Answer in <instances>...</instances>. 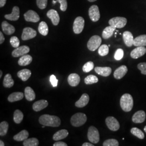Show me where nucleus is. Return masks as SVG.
<instances>
[{
	"instance_id": "obj_48",
	"label": "nucleus",
	"mask_w": 146,
	"mask_h": 146,
	"mask_svg": "<svg viewBox=\"0 0 146 146\" xmlns=\"http://www.w3.org/2000/svg\"><path fill=\"white\" fill-rule=\"evenodd\" d=\"M54 146H67V144L66 143L64 142H61V141H58L56 142L55 143H54V144L53 145Z\"/></svg>"
},
{
	"instance_id": "obj_56",
	"label": "nucleus",
	"mask_w": 146,
	"mask_h": 146,
	"mask_svg": "<svg viewBox=\"0 0 146 146\" xmlns=\"http://www.w3.org/2000/svg\"><path fill=\"white\" fill-rule=\"evenodd\" d=\"M144 131L146 133V125L145 127V128H144Z\"/></svg>"
},
{
	"instance_id": "obj_12",
	"label": "nucleus",
	"mask_w": 146,
	"mask_h": 146,
	"mask_svg": "<svg viewBox=\"0 0 146 146\" xmlns=\"http://www.w3.org/2000/svg\"><path fill=\"white\" fill-rule=\"evenodd\" d=\"M25 20L27 22H37L40 21V16L35 11L29 10L24 14Z\"/></svg>"
},
{
	"instance_id": "obj_42",
	"label": "nucleus",
	"mask_w": 146,
	"mask_h": 146,
	"mask_svg": "<svg viewBox=\"0 0 146 146\" xmlns=\"http://www.w3.org/2000/svg\"><path fill=\"white\" fill-rule=\"evenodd\" d=\"M124 56V52L122 49H117L115 52L114 58L115 60L117 61L121 60Z\"/></svg>"
},
{
	"instance_id": "obj_38",
	"label": "nucleus",
	"mask_w": 146,
	"mask_h": 146,
	"mask_svg": "<svg viewBox=\"0 0 146 146\" xmlns=\"http://www.w3.org/2000/svg\"><path fill=\"white\" fill-rule=\"evenodd\" d=\"M99 79L94 75H90L84 78V83L86 84H92L98 82Z\"/></svg>"
},
{
	"instance_id": "obj_43",
	"label": "nucleus",
	"mask_w": 146,
	"mask_h": 146,
	"mask_svg": "<svg viewBox=\"0 0 146 146\" xmlns=\"http://www.w3.org/2000/svg\"><path fill=\"white\" fill-rule=\"evenodd\" d=\"M10 43L12 47L16 48L19 47L20 42L19 39L16 36L11 37L10 39Z\"/></svg>"
},
{
	"instance_id": "obj_46",
	"label": "nucleus",
	"mask_w": 146,
	"mask_h": 146,
	"mask_svg": "<svg viewBox=\"0 0 146 146\" xmlns=\"http://www.w3.org/2000/svg\"><path fill=\"white\" fill-rule=\"evenodd\" d=\"M137 68L143 75H146V62L140 63L137 65Z\"/></svg>"
},
{
	"instance_id": "obj_52",
	"label": "nucleus",
	"mask_w": 146,
	"mask_h": 146,
	"mask_svg": "<svg viewBox=\"0 0 146 146\" xmlns=\"http://www.w3.org/2000/svg\"><path fill=\"white\" fill-rule=\"evenodd\" d=\"M5 145L4 142L2 141V140H0V146H4Z\"/></svg>"
},
{
	"instance_id": "obj_27",
	"label": "nucleus",
	"mask_w": 146,
	"mask_h": 146,
	"mask_svg": "<svg viewBox=\"0 0 146 146\" xmlns=\"http://www.w3.org/2000/svg\"><path fill=\"white\" fill-rule=\"evenodd\" d=\"M33 61V58L30 55L26 54L22 56L19 60L18 64L20 66H26L29 65Z\"/></svg>"
},
{
	"instance_id": "obj_45",
	"label": "nucleus",
	"mask_w": 146,
	"mask_h": 146,
	"mask_svg": "<svg viewBox=\"0 0 146 146\" xmlns=\"http://www.w3.org/2000/svg\"><path fill=\"white\" fill-rule=\"evenodd\" d=\"M60 4V9L62 11H65L67 9V0H56Z\"/></svg>"
},
{
	"instance_id": "obj_25",
	"label": "nucleus",
	"mask_w": 146,
	"mask_h": 146,
	"mask_svg": "<svg viewBox=\"0 0 146 146\" xmlns=\"http://www.w3.org/2000/svg\"><path fill=\"white\" fill-rule=\"evenodd\" d=\"M31 71L27 69H24L20 70L17 73V76L23 81H26L31 76Z\"/></svg>"
},
{
	"instance_id": "obj_32",
	"label": "nucleus",
	"mask_w": 146,
	"mask_h": 146,
	"mask_svg": "<svg viewBox=\"0 0 146 146\" xmlns=\"http://www.w3.org/2000/svg\"><path fill=\"white\" fill-rule=\"evenodd\" d=\"M3 84L5 88H11L14 86V81L10 74H7L5 75L3 80Z\"/></svg>"
},
{
	"instance_id": "obj_44",
	"label": "nucleus",
	"mask_w": 146,
	"mask_h": 146,
	"mask_svg": "<svg viewBox=\"0 0 146 146\" xmlns=\"http://www.w3.org/2000/svg\"><path fill=\"white\" fill-rule=\"evenodd\" d=\"M48 0H36L37 7L41 9H44L47 7Z\"/></svg>"
},
{
	"instance_id": "obj_39",
	"label": "nucleus",
	"mask_w": 146,
	"mask_h": 146,
	"mask_svg": "<svg viewBox=\"0 0 146 146\" xmlns=\"http://www.w3.org/2000/svg\"><path fill=\"white\" fill-rule=\"evenodd\" d=\"M109 52V47L106 44H103L99 48L98 53L100 56H104L108 55Z\"/></svg>"
},
{
	"instance_id": "obj_35",
	"label": "nucleus",
	"mask_w": 146,
	"mask_h": 146,
	"mask_svg": "<svg viewBox=\"0 0 146 146\" xmlns=\"http://www.w3.org/2000/svg\"><path fill=\"white\" fill-rule=\"evenodd\" d=\"M38 140L35 137L27 139L24 141L23 143L24 146H38Z\"/></svg>"
},
{
	"instance_id": "obj_54",
	"label": "nucleus",
	"mask_w": 146,
	"mask_h": 146,
	"mask_svg": "<svg viewBox=\"0 0 146 146\" xmlns=\"http://www.w3.org/2000/svg\"><path fill=\"white\" fill-rule=\"evenodd\" d=\"M56 2H58L57 1H54V0H53L52 1V3L54 5V4H55L56 3Z\"/></svg>"
},
{
	"instance_id": "obj_23",
	"label": "nucleus",
	"mask_w": 146,
	"mask_h": 146,
	"mask_svg": "<svg viewBox=\"0 0 146 146\" xmlns=\"http://www.w3.org/2000/svg\"><path fill=\"white\" fill-rule=\"evenodd\" d=\"M89 101V96L87 94H83L80 99L75 102V106L78 108H83L87 106Z\"/></svg>"
},
{
	"instance_id": "obj_21",
	"label": "nucleus",
	"mask_w": 146,
	"mask_h": 146,
	"mask_svg": "<svg viewBox=\"0 0 146 146\" xmlns=\"http://www.w3.org/2000/svg\"><path fill=\"white\" fill-rule=\"evenodd\" d=\"M80 77L78 74L73 73L69 75L68 82L69 84L72 87H76L80 82Z\"/></svg>"
},
{
	"instance_id": "obj_2",
	"label": "nucleus",
	"mask_w": 146,
	"mask_h": 146,
	"mask_svg": "<svg viewBox=\"0 0 146 146\" xmlns=\"http://www.w3.org/2000/svg\"><path fill=\"white\" fill-rule=\"evenodd\" d=\"M133 99L131 94H123L120 99V106L124 111L129 112L133 107Z\"/></svg>"
},
{
	"instance_id": "obj_40",
	"label": "nucleus",
	"mask_w": 146,
	"mask_h": 146,
	"mask_svg": "<svg viewBox=\"0 0 146 146\" xmlns=\"http://www.w3.org/2000/svg\"><path fill=\"white\" fill-rule=\"evenodd\" d=\"M94 67V63L92 61H89L84 64L82 70L85 73H88L92 70Z\"/></svg>"
},
{
	"instance_id": "obj_49",
	"label": "nucleus",
	"mask_w": 146,
	"mask_h": 146,
	"mask_svg": "<svg viewBox=\"0 0 146 146\" xmlns=\"http://www.w3.org/2000/svg\"><path fill=\"white\" fill-rule=\"evenodd\" d=\"M5 40V37L3 36L2 33L1 31L0 32V44H2Z\"/></svg>"
},
{
	"instance_id": "obj_30",
	"label": "nucleus",
	"mask_w": 146,
	"mask_h": 146,
	"mask_svg": "<svg viewBox=\"0 0 146 146\" xmlns=\"http://www.w3.org/2000/svg\"><path fill=\"white\" fill-rule=\"evenodd\" d=\"M24 95L21 92H15L9 95L8 98V100L10 102H14L21 100L23 98Z\"/></svg>"
},
{
	"instance_id": "obj_8",
	"label": "nucleus",
	"mask_w": 146,
	"mask_h": 146,
	"mask_svg": "<svg viewBox=\"0 0 146 146\" xmlns=\"http://www.w3.org/2000/svg\"><path fill=\"white\" fill-rule=\"evenodd\" d=\"M106 123L110 131H117L120 128V123L114 117H107L106 119Z\"/></svg>"
},
{
	"instance_id": "obj_55",
	"label": "nucleus",
	"mask_w": 146,
	"mask_h": 146,
	"mask_svg": "<svg viewBox=\"0 0 146 146\" xmlns=\"http://www.w3.org/2000/svg\"><path fill=\"white\" fill-rule=\"evenodd\" d=\"M89 2H95V1H96V0H88Z\"/></svg>"
},
{
	"instance_id": "obj_36",
	"label": "nucleus",
	"mask_w": 146,
	"mask_h": 146,
	"mask_svg": "<svg viewBox=\"0 0 146 146\" xmlns=\"http://www.w3.org/2000/svg\"><path fill=\"white\" fill-rule=\"evenodd\" d=\"M9 128V124L6 121H3L0 123V135L5 136L7 134Z\"/></svg>"
},
{
	"instance_id": "obj_31",
	"label": "nucleus",
	"mask_w": 146,
	"mask_h": 146,
	"mask_svg": "<svg viewBox=\"0 0 146 146\" xmlns=\"http://www.w3.org/2000/svg\"><path fill=\"white\" fill-rule=\"evenodd\" d=\"M29 136V133L26 130H22L18 134L14 136V140L16 141H25L28 139Z\"/></svg>"
},
{
	"instance_id": "obj_50",
	"label": "nucleus",
	"mask_w": 146,
	"mask_h": 146,
	"mask_svg": "<svg viewBox=\"0 0 146 146\" xmlns=\"http://www.w3.org/2000/svg\"><path fill=\"white\" fill-rule=\"evenodd\" d=\"M6 2H7V0H0V7L2 8L3 6H5L6 3Z\"/></svg>"
},
{
	"instance_id": "obj_41",
	"label": "nucleus",
	"mask_w": 146,
	"mask_h": 146,
	"mask_svg": "<svg viewBox=\"0 0 146 146\" xmlns=\"http://www.w3.org/2000/svg\"><path fill=\"white\" fill-rule=\"evenodd\" d=\"M119 145V142L115 139H108L104 141L103 143L104 146H118Z\"/></svg>"
},
{
	"instance_id": "obj_28",
	"label": "nucleus",
	"mask_w": 146,
	"mask_h": 146,
	"mask_svg": "<svg viewBox=\"0 0 146 146\" xmlns=\"http://www.w3.org/2000/svg\"><path fill=\"white\" fill-rule=\"evenodd\" d=\"M25 95L27 100L32 101L35 99L36 95L34 90L30 87H27L25 90Z\"/></svg>"
},
{
	"instance_id": "obj_37",
	"label": "nucleus",
	"mask_w": 146,
	"mask_h": 146,
	"mask_svg": "<svg viewBox=\"0 0 146 146\" xmlns=\"http://www.w3.org/2000/svg\"><path fill=\"white\" fill-rule=\"evenodd\" d=\"M131 132L133 135L135 136L140 139H143L145 138V135L143 131L137 128H132L131 129Z\"/></svg>"
},
{
	"instance_id": "obj_17",
	"label": "nucleus",
	"mask_w": 146,
	"mask_h": 146,
	"mask_svg": "<svg viewBox=\"0 0 146 146\" xmlns=\"http://www.w3.org/2000/svg\"><path fill=\"white\" fill-rule=\"evenodd\" d=\"M128 72V68L125 65L117 68L114 73V77L117 80H120L125 76Z\"/></svg>"
},
{
	"instance_id": "obj_9",
	"label": "nucleus",
	"mask_w": 146,
	"mask_h": 146,
	"mask_svg": "<svg viewBox=\"0 0 146 146\" xmlns=\"http://www.w3.org/2000/svg\"><path fill=\"white\" fill-rule=\"evenodd\" d=\"M88 13L89 17L93 22H97L99 20L100 13L98 5H92L89 9Z\"/></svg>"
},
{
	"instance_id": "obj_7",
	"label": "nucleus",
	"mask_w": 146,
	"mask_h": 146,
	"mask_svg": "<svg viewBox=\"0 0 146 146\" xmlns=\"http://www.w3.org/2000/svg\"><path fill=\"white\" fill-rule=\"evenodd\" d=\"M84 20L81 16L77 17L73 23V31L75 34H79L84 30Z\"/></svg>"
},
{
	"instance_id": "obj_15",
	"label": "nucleus",
	"mask_w": 146,
	"mask_h": 146,
	"mask_svg": "<svg viewBox=\"0 0 146 146\" xmlns=\"http://www.w3.org/2000/svg\"><path fill=\"white\" fill-rule=\"evenodd\" d=\"M131 52V58L137 59L143 56L146 53V48L145 47H136Z\"/></svg>"
},
{
	"instance_id": "obj_10",
	"label": "nucleus",
	"mask_w": 146,
	"mask_h": 146,
	"mask_svg": "<svg viewBox=\"0 0 146 146\" xmlns=\"http://www.w3.org/2000/svg\"><path fill=\"white\" fill-rule=\"evenodd\" d=\"M37 33L36 31L30 27H26L23 29L21 38L22 40L26 41L36 37Z\"/></svg>"
},
{
	"instance_id": "obj_19",
	"label": "nucleus",
	"mask_w": 146,
	"mask_h": 146,
	"mask_svg": "<svg viewBox=\"0 0 146 146\" xmlns=\"http://www.w3.org/2000/svg\"><path fill=\"white\" fill-rule=\"evenodd\" d=\"M2 29L3 33L7 35L14 34L15 31V27L8 23L7 21H3L2 23Z\"/></svg>"
},
{
	"instance_id": "obj_18",
	"label": "nucleus",
	"mask_w": 146,
	"mask_h": 146,
	"mask_svg": "<svg viewBox=\"0 0 146 146\" xmlns=\"http://www.w3.org/2000/svg\"><path fill=\"white\" fill-rule=\"evenodd\" d=\"M123 39L125 45L131 47L134 44V37L130 31H125L123 34Z\"/></svg>"
},
{
	"instance_id": "obj_26",
	"label": "nucleus",
	"mask_w": 146,
	"mask_h": 146,
	"mask_svg": "<svg viewBox=\"0 0 146 146\" xmlns=\"http://www.w3.org/2000/svg\"><path fill=\"white\" fill-rule=\"evenodd\" d=\"M134 46L135 47H146V35H141L134 40Z\"/></svg>"
},
{
	"instance_id": "obj_4",
	"label": "nucleus",
	"mask_w": 146,
	"mask_h": 146,
	"mask_svg": "<svg viewBox=\"0 0 146 146\" xmlns=\"http://www.w3.org/2000/svg\"><path fill=\"white\" fill-rule=\"evenodd\" d=\"M102 42L101 37L98 35H94L90 37L87 43V47L90 51H95L100 47Z\"/></svg>"
},
{
	"instance_id": "obj_53",
	"label": "nucleus",
	"mask_w": 146,
	"mask_h": 146,
	"mask_svg": "<svg viewBox=\"0 0 146 146\" xmlns=\"http://www.w3.org/2000/svg\"><path fill=\"white\" fill-rule=\"evenodd\" d=\"M2 70H0V78H2Z\"/></svg>"
},
{
	"instance_id": "obj_20",
	"label": "nucleus",
	"mask_w": 146,
	"mask_h": 146,
	"mask_svg": "<svg viewBox=\"0 0 146 146\" xmlns=\"http://www.w3.org/2000/svg\"><path fill=\"white\" fill-rule=\"evenodd\" d=\"M48 106V102L47 100H41L35 102L33 105V109L35 111H39L46 108Z\"/></svg>"
},
{
	"instance_id": "obj_11",
	"label": "nucleus",
	"mask_w": 146,
	"mask_h": 146,
	"mask_svg": "<svg viewBox=\"0 0 146 146\" xmlns=\"http://www.w3.org/2000/svg\"><path fill=\"white\" fill-rule=\"evenodd\" d=\"M30 48L27 46H22L21 47H17L12 52V56L14 58H18L26 55L29 52Z\"/></svg>"
},
{
	"instance_id": "obj_1",
	"label": "nucleus",
	"mask_w": 146,
	"mask_h": 146,
	"mask_svg": "<svg viewBox=\"0 0 146 146\" xmlns=\"http://www.w3.org/2000/svg\"><path fill=\"white\" fill-rule=\"evenodd\" d=\"M38 121L41 125L45 126L58 127L61 125L60 119L55 115H42L40 117Z\"/></svg>"
},
{
	"instance_id": "obj_51",
	"label": "nucleus",
	"mask_w": 146,
	"mask_h": 146,
	"mask_svg": "<svg viewBox=\"0 0 146 146\" xmlns=\"http://www.w3.org/2000/svg\"><path fill=\"white\" fill-rule=\"evenodd\" d=\"M82 146H94V145L93 144H92L90 143L89 142H85L82 144Z\"/></svg>"
},
{
	"instance_id": "obj_29",
	"label": "nucleus",
	"mask_w": 146,
	"mask_h": 146,
	"mask_svg": "<svg viewBox=\"0 0 146 146\" xmlns=\"http://www.w3.org/2000/svg\"><path fill=\"white\" fill-rule=\"evenodd\" d=\"M115 31H116V28L114 27L111 26L107 27L106 28H104L102 32V37L104 39L110 38V37L112 36Z\"/></svg>"
},
{
	"instance_id": "obj_3",
	"label": "nucleus",
	"mask_w": 146,
	"mask_h": 146,
	"mask_svg": "<svg viewBox=\"0 0 146 146\" xmlns=\"http://www.w3.org/2000/svg\"><path fill=\"white\" fill-rule=\"evenodd\" d=\"M87 117L86 114L82 113H78L73 115L70 119V123L74 127H78L84 125L86 122Z\"/></svg>"
},
{
	"instance_id": "obj_16",
	"label": "nucleus",
	"mask_w": 146,
	"mask_h": 146,
	"mask_svg": "<svg viewBox=\"0 0 146 146\" xmlns=\"http://www.w3.org/2000/svg\"><path fill=\"white\" fill-rule=\"evenodd\" d=\"M5 17L10 21H17L20 17V9L18 7L15 6L13 8L12 13L10 14H6Z\"/></svg>"
},
{
	"instance_id": "obj_5",
	"label": "nucleus",
	"mask_w": 146,
	"mask_h": 146,
	"mask_svg": "<svg viewBox=\"0 0 146 146\" xmlns=\"http://www.w3.org/2000/svg\"><path fill=\"white\" fill-rule=\"evenodd\" d=\"M87 136L89 141L93 143H98L99 142V132L94 126H90L89 128Z\"/></svg>"
},
{
	"instance_id": "obj_13",
	"label": "nucleus",
	"mask_w": 146,
	"mask_h": 146,
	"mask_svg": "<svg viewBox=\"0 0 146 146\" xmlns=\"http://www.w3.org/2000/svg\"><path fill=\"white\" fill-rule=\"evenodd\" d=\"M47 17L52 22L53 25L57 26L60 22V16L58 11L54 9H50L47 12Z\"/></svg>"
},
{
	"instance_id": "obj_6",
	"label": "nucleus",
	"mask_w": 146,
	"mask_h": 146,
	"mask_svg": "<svg viewBox=\"0 0 146 146\" xmlns=\"http://www.w3.org/2000/svg\"><path fill=\"white\" fill-rule=\"evenodd\" d=\"M127 22V20L123 17H115L111 19L109 21L110 26L114 27L116 28H122L125 26Z\"/></svg>"
},
{
	"instance_id": "obj_34",
	"label": "nucleus",
	"mask_w": 146,
	"mask_h": 146,
	"mask_svg": "<svg viewBox=\"0 0 146 146\" xmlns=\"http://www.w3.org/2000/svg\"><path fill=\"white\" fill-rule=\"evenodd\" d=\"M23 119V114L20 110H16L14 113V121L17 124L20 123Z\"/></svg>"
},
{
	"instance_id": "obj_14",
	"label": "nucleus",
	"mask_w": 146,
	"mask_h": 146,
	"mask_svg": "<svg viewBox=\"0 0 146 146\" xmlns=\"http://www.w3.org/2000/svg\"><path fill=\"white\" fill-rule=\"evenodd\" d=\"M146 113L143 110H139L132 117V121L135 123H141L146 120Z\"/></svg>"
},
{
	"instance_id": "obj_22",
	"label": "nucleus",
	"mask_w": 146,
	"mask_h": 146,
	"mask_svg": "<svg viewBox=\"0 0 146 146\" xmlns=\"http://www.w3.org/2000/svg\"><path fill=\"white\" fill-rule=\"evenodd\" d=\"M94 70L98 74L104 77L110 76L111 73V68L108 67H97L94 68Z\"/></svg>"
},
{
	"instance_id": "obj_24",
	"label": "nucleus",
	"mask_w": 146,
	"mask_h": 146,
	"mask_svg": "<svg viewBox=\"0 0 146 146\" xmlns=\"http://www.w3.org/2000/svg\"><path fill=\"white\" fill-rule=\"evenodd\" d=\"M68 131L66 129H61L60 131H58L56 133H55L52 139L55 141H59L60 140H62L63 139H65L68 136Z\"/></svg>"
},
{
	"instance_id": "obj_47",
	"label": "nucleus",
	"mask_w": 146,
	"mask_h": 146,
	"mask_svg": "<svg viewBox=\"0 0 146 146\" xmlns=\"http://www.w3.org/2000/svg\"><path fill=\"white\" fill-rule=\"evenodd\" d=\"M50 82L54 87H57L58 84V80L54 75H52L50 77Z\"/></svg>"
},
{
	"instance_id": "obj_33",
	"label": "nucleus",
	"mask_w": 146,
	"mask_h": 146,
	"mask_svg": "<svg viewBox=\"0 0 146 146\" xmlns=\"http://www.w3.org/2000/svg\"><path fill=\"white\" fill-rule=\"evenodd\" d=\"M38 30L39 33L43 36H47L49 31L47 23L44 21L41 22L39 24Z\"/></svg>"
}]
</instances>
